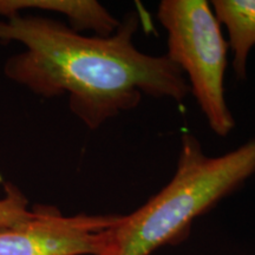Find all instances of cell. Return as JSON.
Returning a JSON list of instances; mask_svg holds the SVG:
<instances>
[{
  "label": "cell",
  "instance_id": "3",
  "mask_svg": "<svg viewBox=\"0 0 255 255\" xmlns=\"http://www.w3.org/2000/svg\"><path fill=\"white\" fill-rule=\"evenodd\" d=\"M157 18L167 31V58L180 69L210 129L226 137L235 120L225 95L228 44L206 0H163Z\"/></svg>",
  "mask_w": 255,
  "mask_h": 255
},
{
  "label": "cell",
  "instance_id": "2",
  "mask_svg": "<svg viewBox=\"0 0 255 255\" xmlns=\"http://www.w3.org/2000/svg\"><path fill=\"white\" fill-rule=\"evenodd\" d=\"M255 174V138L209 156L191 133L181 137L174 176L144 205L120 215L109 229L104 255H150L181 241L191 223L237 191Z\"/></svg>",
  "mask_w": 255,
  "mask_h": 255
},
{
  "label": "cell",
  "instance_id": "7",
  "mask_svg": "<svg viewBox=\"0 0 255 255\" xmlns=\"http://www.w3.org/2000/svg\"><path fill=\"white\" fill-rule=\"evenodd\" d=\"M5 191V197L0 200V229L20 225L34 214V209L27 208V199L17 187L7 183Z\"/></svg>",
  "mask_w": 255,
  "mask_h": 255
},
{
  "label": "cell",
  "instance_id": "5",
  "mask_svg": "<svg viewBox=\"0 0 255 255\" xmlns=\"http://www.w3.org/2000/svg\"><path fill=\"white\" fill-rule=\"evenodd\" d=\"M53 12L68 18L72 30L90 31L98 37H109L119 28L115 18L101 2L95 0H0V19H8L26 11Z\"/></svg>",
  "mask_w": 255,
  "mask_h": 255
},
{
  "label": "cell",
  "instance_id": "4",
  "mask_svg": "<svg viewBox=\"0 0 255 255\" xmlns=\"http://www.w3.org/2000/svg\"><path fill=\"white\" fill-rule=\"evenodd\" d=\"M120 215L64 216L38 206L31 219L0 229V255H104L109 229Z\"/></svg>",
  "mask_w": 255,
  "mask_h": 255
},
{
  "label": "cell",
  "instance_id": "6",
  "mask_svg": "<svg viewBox=\"0 0 255 255\" xmlns=\"http://www.w3.org/2000/svg\"><path fill=\"white\" fill-rule=\"evenodd\" d=\"M210 6L228 32L233 70L237 78L244 81L251 51L255 47V0H214Z\"/></svg>",
  "mask_w": 255,
  "mask_h": 255
},
{
  "label": "cell",
  "instance_id": "1",
  "mask_svg": "<svg viewBox=\"0 0 255 255\" xmlns=\"http://www.w3.org/2000/svg\"><path fill=\"white\" fill-rule=\"evenodd\" d=\"M138 25L137 14L128 13L115 33L98 37L43 15L0 19V43L24 46L4 73L40 97L68 95L71 113L91 130L136 109L143 96L181 103L190 92L186 77L167 56L137 49Z\"/></svg>",
  "mask_w": 255,
  "mask_h": 255
}]
</instances>
